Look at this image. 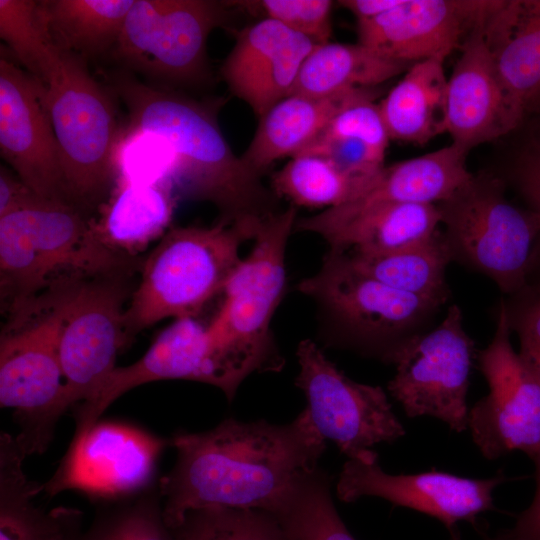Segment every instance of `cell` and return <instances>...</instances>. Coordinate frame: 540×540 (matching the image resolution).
<instances>
[{
	"instance_id": "cell-1",
	"label": "cell",
	"mask_w": 540,
	"mask_h": 540,
	"mask_svg": "<svg viewBox=\"0 0 540 540\" xmlns=\"http://www.w3.org/2000/svg\"><path fill=\"white\" fill-rule=\"evenodd\" d=\"M169 441L177 459L158 487L171 529L188 511L208 506L269 511L326 450L306 408L285 424L227 418L207 431L176 432Z\"/></svg>"
},
{
	"instance_id": "cell-2",
	"label": "cell",
	"mask_w": 540,
	"mask_h": 540,
	"mask_svg": "<svg viewBox=\"0 0 540 540\" xmlns=\"http://www.w3.org/2000/svg\"><path fill=\"white\" fill-rule=\"evenodd\" d=\"M113 84L129 115L125 133L153 136L168 148L169 180L178 197L210 202L223 219L273 213L261 175L233 152L215 107L130 76Z\"/></svg>"
},
{
	"instance_id": "cell-3",
	"label": "cell",
	"mask_w": 540,
	"mask_h": 540,
	"mask_svg": "<svg viewBox=\"0 0 540 540\" xmlns=\"http://www.w3.org/2000/svg\"><path fill=\"white\" fill-rule=\"evenodd\" d=\"M141 264L105 245L90 218L64 201L39 197L0 217V284L14 296L37 298L72 282L132 276Z\"/></svg>"
},
{
	"instance_id": "cell-4",
	"label": "cell",
	"mask_w": 540,
	"mask_h": 540,
	"mask_svg": "<svg viewBox=\"0 0 540 540\" xmlns=\"http://www.w3.org/2000/svg\"><path fill=\"white\" fill-rule=\"evenodd\" d=\"M262 218H221L210 227L167 230L142 261L140 282L125 309L128 343L163 319L195 318L223 292L242 260L241 245L255 238Z\"/></svg>"
},
{
	"instance_id": "cell-5",
	"label": "cell",
	"mask_w": 540,
	"mask_h": 540,
	"mask_svg": "<svg viewBox=\"0 0 540 540\" xmlns=\"http://www.w3.org/2000/svg\"><path fill=\"white\" fill-rule=\"evenodd\" d=\"M42 99L59 148L65 201L88 216L109 198L118 180L121 134L114 106L83 58L65 50Z\"/></svg>"
},
{
	"instance_id": "cell-6",
	"label": "cell",
	"mask_w": 540,
	"mask_h": 540,
	"mask_svg": "<svg viewBox=\"0 0 540 540\" xmlns=\"http://www.w3.org/2000/svg\"><path fill=\"white\" fill-rule=\"evenodd\" d=\"M295 220V206L262 218L252 250L231 275L207 325L215 351L240 383L283 366L270 324L285 287V250Z\"/></svg>"
},
{
	"instance_id": "cell-7",
	"label": "cell",
	"mask_w": 540,
	"mask_h": 540,
	"mask_svg": "<svg viewBox=\"0 0 540 540\" xmlns=\"http://www.w3.org/2000/svg\"><path fill=\"white\" fill-rule=\"evenodd\" d=\"M0 334V405L14 410L25 454H41L70 409L57 346L52 291L6 313Z\"/></svg>"
},
{
	"instance_id": "cell-8",
	"label": "cell",
	"mask_w": 540,
	"mask_h": 540,
	"mask_svg": "<svg viewBox=\"0 0 540 540\" xmlns=\"http://www.w3.org/2000/svg\"><path fill=\"white\" fill-rule=\"evenodd\" d=\"M437 205L452 261L487 276L507 295L527 283L540 214L510 202L502 180L473 175Z\"/></svg>"
},
{
	"instance_id": "cell-9",
	"label": "cell",
	"mask_w": 540,
	"mask_h": 540,
	"mask_svg": "<svg viewBox=\"0 0 540 540\" xmlns=\"http://www.w3.org/2000/svg\"><path fill=\"white\" fill-rule=\"evenodd\" d=\"M299 289L320 301L346 326L363 354L393 364L412 339L428 331L443 303L397 290L332 251Z\"/></svg>"
},
{
	"instance_id": "cell-10",
	"label": "cell",
	"mask_w": 540,
	"mask_h": 540,
	"mask_svg": "<svg viewBox=\"0 0 540 540\" xmlns=\"http://www.w3.org/2000/svg\"><path fill=\"white\" fill-rule=\"evenodd\" d=\"M131 277H101L51 290L59 360L72 409L97 393L128 344L124 303L132 293Z\"/></svg>"
},
{
	"instance_id": "cell-11",
	"label": "cell",
	"mask_w": 540,
	"mask_h": 540,
	"mask_svg": "<svg viewBox=\"0 0 540 540\" xmlns=\"http://www.w3.org/2000/svg\"><path fill=\"white\" fill-rule=\"evenodd\" d=\"M228 2L135 0L113 48L131 69L174 84L208 77L207 41L228 19Z\"/></svg>"
},
{
	"instance_id": "cell-12",
	"label": "cell",
	"mask_w": 540,
	"mask_h": 540,
	"mask_svg": "<svg viewBox=\"0 0 540 540\" xmlns=\"http://www.w3.org/2000/svg\"><path fill=\"white\" fill-rule=\"evenodd\" d=\"M297 358L295 384L306 397L315 427L348 459L378 458L373 446L393 443L405 435L380 386L352 380L311 340L300 342Z\"/></svg>"
},
{
	"instance_id": "cell-13",
	"label": "cell",
	"mask_w": 540,
	"mask_h": 540,
	"mask_svg": "<svg viewBox=\"0 0 540 540\" xmlns=\"http://www.w3.org/2000/svg\"><path fill=\"white\" fill-rule=\"evenodd\" d=\"M475 343L453 304L443 320L412 339L396 356L389 394L410 418L430 416L455 432L468 429L467 392Z\"/></svg>"
},
{
	"instance_id": "cell-14",
	"label": "cell",
	"mask_w": 540,
	"mask_h": 540,
	"mask_svg": "<svg viewBox=\"0 0 540 540\" xmlns=\"http://www.w3.org/2000/svg\"><path fill=\"white\" fill-rule=\"evenodd\" d=\"M511 333L502 300L494 336L476 357L489 393L468 413L472 440L488 460L515 450L532 460L540 454V380L514 350Z\"/></svg>"
},
{
	"instance_id": "cell-15",
	"label": "cell",
	"mask_w": 540,
	"mask_h": 540,
	"mask_svg": "<svg viewBox=\"0 0 540 540\" xmlns=\"http://www.w3.org/2000/svg\"><path fill=\"white\" fill-rule=\"evenodd\" d=\"M170 441L133 425L98 421L71 441L54 475L39 493H84L94 503L123 499L155 486L159 457Z\"/></svg>"
},
{
	"instance_id": "cell-16",
	"label": "cell",
	"mask_w": 540,
	"mask_h": 540,
	"mask_svg": "<svg viewBox=\"0 0 540 540\" xmlns=\"http://www.w3.org/2000/svg\"><path fill=\"white\" fill-rule=\"evenodd\" d=\"M171 379L213 385L229 401L238 389L209 339L207 325L194 317L176 319L158 334L142 357L128 366L116 367L92 398L73 408L76 426L72 441L84 436L124 393L146 383Z\"/></svg>"
},
{
	"instance_id": "cell-17",
	"label": "cell",
	"mask_w": 540,
	"mask_h": 540,
	"mask_svg": "<svg viewBox=\"0 0 540 540\" xmlns=\"http://www.w3.org/2000/svg\"><path fill=\"white\" fill-rule=\"evenodd\" d=\"M506 477L503 473L466 478L439 470L392 475L372 460L347 459L336 482V494L346 503L362 497L382 498L436 518L447 530L460 521L474 523L481 513L494 510L493 492Z\"/></svg>"
},
{
	"instance_id": "cell-18",
	"label": "cell",
	"mask_w": 540,
	"mask_h": 540,
	"mask_svg": "<svg viewBox=\"0 0 540 540\" xmlns=\"http://www.w3.org/2000/svg\"><path fill=\"white\" fill-rule=\"evenodd\" d=\"M43 87L13 62L0 59V152L35 193L66 202L61 158L43 103Z\"/></svg>"
},
{
	"instance_id": "cell-19",
	"label": "cell",
	"mask_w": 540,
	"mask_h": 540,
	"mask_svg": "<svg viewBox=\"0 0 540 540\" xmlns=\"http://www.w3.org/2000/svg\"><path fill=\"white\" fill-rule=\"evenodd\" d=\"M491 0H400L391 10L357 22L358 42L403 63L445 60L481 23Z\"/></svg>"
},
{
	"instance_id": "cell-20",
	"label": "cell",
	"mask_w": 540,
	"mask_h": 540,
	"mask_svg": "<svg viewBox=\"0 0 540 540\" xmlns=\"http://www.w3.org/2000/svg\"><path fill=\"white\" fill-rule=\"evenodd\" d=\"M316 45L264 17L237 33L221 75L230 92L260 118L292 93L304 61Z\"/></svg>"
},
{
	"instance_id": "cell-21",
	"label": "cell",
	"mask_w": 540,
	"mask_h": 540,
	"mask_svg": "<svg viewBox=\"0 0 540 540\" xmlns=\"http://www.w3.org/2000/svg\"><path fill=\"white\" fill-rule=\"evenodd\" d=\"M324 238L332 251L377 255L422 243L441 229L437 204L356 203L323 210L296 223Z\"/></svg>"
},
{
	"instance_id": "cell-22",
	"label": "cell",
	"mask_w": 540,
	"mask_h": 540,
	"mask_svg": "<svg viewBox=\"0 0 540 540\" xmlns=\"http://www.w3.org/2000/svg\"><path fill=\"white\" fill-rule=\"evenodd\" d=\"M478 26L461 46L447 82V132L467 151L522 121L507 101Z\"/></svg>"
},
{
	"instance_id": "cell-23",
	"label": "cell",
	"mask_w": 540,
	"mask_h": 540,
	"mask_svg": "<svg viewBox=\"0 0 540 540\" xmlns=\"http://www.w3.org/2000/svg\"><path fill=\"white\" fill-rule=\"evenodd\" d=\"M478 27L507 101L522 120L540 104V0H492Z\"/></svg>"
},
{
	"instance_id": "cell-24",
	"label": "cell",
	"mask_w": 540,
	"mask_h": 540,
	"mask_svg": "<svg viewBox=\"0 0 540 540\" xmlns=\"http://www.w3.org/2000/svg\"><path fill=\"white\" fill-rule=\"evenodd\" d=\"M178 195L169 179L117 180L109 198L90 218L96 236L111 249L137 257L167 232Z\"/></svg>"
},
{
	"instance_id": "cell-25",
	"label": "cell",
	"mask_w": 540,
	"mask_h": 540,
	"mask_svg": "<svg viewBox=\"0 0 540 540\" xmlns=\"http://www.w3.org/2000/svg\"><path fill=\"white\" fill-rule=\"evenodd\" d=\"M363 89L366 88L349 89L330 96L288 95L259 118L252 140L241 158L261 175L275 161L298 155Z\"/></svg>"
},
{
	"instance_id": "cell-26",
	"label": "cell",
	"mask_w": 540,
	"mask_h": 540,
	"mask_svg": "<svg viewBox=\"0 0 540 540\" xmlns=\"http://www.w3.org/2000/svg\"><path fill=\"white\" fill-rule=\"evenodd\" d=\"M27 455L16 437L0 435V540H74L82 531L83 513L72 507L45 510L33 499L37 483L23 470Z\"/></svg>"
},
{
	"instance_id": "cell-27",
	"label": "cell",
	"mask_w": 540,
	"mask_h": 540,
	"mask_svg": "<svg viewBox=\"0 0 540 540\" xmlns=\"http://www.w3.org/2000/svg\"><path fill=\"white\" fill-rule=\"evenodd\" d=\"M444 60L412 64L378 103L390 140L423 145L447 132Z\"/></svg>"
},
{
	"instance_id": "cell-28",
	"label": "cell",
	"mask_w": 540,
	"mask_h": 540,
	"mask_svg": "<svg viewBox=\"0 0 540 540\" xmlns=\"http://www.w3.org/2000/svg\"><path fill=\"white\" fill-rule=\"evenodd\" d=\"M467 153L452 142L436 151L384 166L363 193L350 202H443L473 177L466 167Z\"/></svg>"
},
{
	"instance_id": "cell-29",
	"label": "cell",
	"mask_w": 540,
	"mask_h": 540,
	"mask_svg": "<svg viewBox=\"0 0 540 540\" xmlns=\"http://www.w3.org/2000/svg\"><path fill=\"white\" fill-rule=\"evenodd\" d=\"M411 65L386 58L359 42L330 41L316 45L307 56L292 93L330 96L349 89L375 88Z\"/></svg>"
},
{
	"instance_id": "cell-30",
	"label": "cell",
	"mask_w": 540,
	"mask_h": 540,
	"mask_svg": "<svg viewBox=\"0 0 540 540\" xmlns=\"http://www.w3.org/2000/svg\"><path fill=\"white\" fill-rule=\"evenodd\" d=\"M134 2L45 0L38 5L54 44L82 57L114 48Z\"/></svg>"
},
{
	"instance_id": "cell-31",
	"label": "cell",
	"mask_w": 540,
	"mask_h": 540,
	"mask_svg": "<svg viewBox=\"0 0 540 540\" xmlns=\"http://www.w3.org/2000/svg\"><path fill=\"white\" fill-rule=\"evenodd\" d=\"M344 253L359 270L397 290L443 304L449 297L445 271L452 256L442 228L428 240L397 251Z\"/></svg>"
},
{
	"instance_id": "cell-32",
	"label": "cell",
	"mask_w": 540,
	"mask_h": 540,
	"mask_svg": "<svg viewBox=\"0 0 540 540\" xmlns=\"http://www.w3.org/2000/svg\"><path fill=\"white\" fill-rule=\"evenodd\" d=\"M332 480L319 466L299 474L271 506L288 540H356L333 502Z\"/></svg>"
},
{
	"instance_id": "cell-33",
	"label": "cell",
	"mask_w": 540,
	"mask_h": 540,
	"mask_svg": "<svg viewBox=\"0 0 540 540\" xmlns=\"http://www.w3.org/2000/svg\"><path fill=\"white\" fill-rule=\"evenodd\" d=\"M373 178L351 176L320 156L299 154L273 174L271 186L293 206L326 210L356 199Z\"/></svg>"
},
{
	"instance_id": "cell-34",
	"label": "cell",
	"mask_w": 540,
	"mask_h": 540,
	"mask_svg": "<svg viewBox=\"0 0 540 540\" xmlns=\"http://www.w3.org/2000/svg\"><path fill=\"white\" fill-rule=\"evenodd\" d=\"M96 505L92 522L74 540H175L164 518L158 483L134 496Z\"/></svg>"
},
{
	"instance_id": "cell-35",
	"label": "cell",
	"mask_w": 540,
	"mask_h": 540,
	"mask_svg": "<svg viewBox=\"0 0 540 540\" xmlns=\"http://www.w3.org/2000/svg\"><path fill=\"white\" fill-rule=\"evenodd\" d=\"M0 37L29 74L45 86L57 69L61 50L48 32L38 1L0 0Z\"/></svg>"
},
{
	"instance_id": "cell-36",
	"label": "cell",
	"mask_w": 540,
	"mask_h": 540,
	"mask_svg": "<svg viewBox=\"0 0 540 540\" xmlns=\"http://www.w3.org/2000/svg\"><path fill=\"white\" fill-rule=\"evenodd\" d=\"M172 530L175 540H288L276 517L261 509L198 508Z\"/></svg>"
},
{
	"instance_id": "cell-37",
	"label": "cell",
	"mask_w": 540,
	"mask_h": 540,
	"mask_svg": "<svg viewBox=\"0 0 540 540\" xmlns=\"http://www.w3.org/2000/svg\"><path fill=\"white\" fill-rule=\"evenodd\" d=\"M503 302L510 330L520 342L518 353L540 380V281L527 282Z\"/></svg>"
},
{
	"instance_id": "cell-38",
	"label": "cell",
	"mask_w": 540,
	"mask_h": 540,
	"mask_svg": "<svg viewBox=\"0 0 540 540\" xmlns=\"http://www.w3.org/2000/svg\"><path fill=\"white\" fill-rule=\"evenodd\" d=\"M251 3L263 12L265 18L280 22L317 45L330 42L333 7L330 0H262Z\"/></svg>"
},
{
	"instance_id": "cell-39",
	"label": "cell",
	"mask_w": 540,
	"mask_h": 540,
	"mask_svg": "<svg viewBox=\"0 0 540 540\" xmlns=\"http://www.w3.org/2000/svg\"><path fill=\"white\" fill-rule=\"evenodd\" d=\"M18 176L0 168V217L27 207L39 198Z\"/></svg>"
},
{
	"instance_id": "cell-40",
	"label": "cell",
	"mask_w": 540,
	"mask_h": 540,
	"mask_svg": "<svg viewBox=\"0 0 540 540\" xmlns=\"http://www.w3.org/2000/svg\"><path fill=\"white\" fill-rule=\"evenodd\" d=\"M535 464V493L530 505L521 512L512 529L508 530L512 540H540V454Z\"/></svg>"
},
{
	"instance_id": "cell-41",
	"label": "cell",
	"mask_w": 540,
	"mask_h": 540,
	"mask_svg": "<svg viewBox=\"0 0 540 540\" xmlns=\"http://www.w3.org/2000/svg\"><path fill=\"white\" fill-rule=\"evenodd\" d=\"M400 0H343L338 3L349 10L357 22L366 21L394 8Z\"/></svg>"
},
{
	"instance_id": "cell-42",
	"label": "cell",
	"mask_w": 540,
	"mask_h": 540,
	"mask_svg": "<svg viewBox=\"0 0 540 540\" xmlns=\"http://www.w3.org/2000/svg\"><path fill=\"white\" fill-rule=\"evenodd\" d=\"M486 540H512L508 530L501 531L500 533L496 534L494 537L486 538Z\"/></svg>"
},
{
	"instance_id": "cell-43",
	"label": "cell",
	"mask_w": 540,
	"mask_h": 540,
	"mask_svg": "<svg viewBox=\"0 0 540 540\" xmlns=\"http://www.w3.org/2000/svg\"><path fill=\"white\" fill-rule=\"evenodd\" d=\"M449 531V540H462L461 534L457 529V526L451 528Z\"/></svg>"
}]
</instances>
